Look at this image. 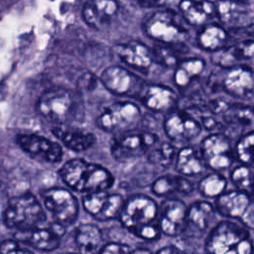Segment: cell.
I'll return each instance as SVG.
<instances>
[{
	"mask_svg": "<svg viewBox=\"0 0 254 254\" xmlns=\"http://www.w3.org/2000/svg\"><path fill=\"white\" fill-rule=\"evenodd\" d=\"M197 147L208 171L229 172L236 163L234 141L223 132L206 133Z\"/></svg>",
	"mask_w": 254,
	"mask_h": 254,
	"instance_id": "cell-6",
	"label": "cell"
},
{
	"mask_svg": "<svg viewBox=\"0 0 254 254\" xmlns=\"http://www.w3.org/2000/svg\"><path fill=\"white\" fill-rule=\"evenodd\" d=\"M188 204L181 197H166L160 204L158 223L162 234L179 238L185 231Z\"/></svg>",
	"mask_w": 254,
	"mask_h": 254,
	"instance_id": "cell-16",
	"label": "cell"
},
{
	"mask_svg": "<svg viewBox=\"0 0 254 254\" xmlns=\"http://www.w3.org/2000/svg\"><path fill=\"white\" fill-rule=\"evenodd\" d=\"M254 61V39L233 41L226 48L211 54V62L218 68H226Z\"/></svg>",
	"mask_w": 254,
	"mask_h": 254,
	"instance_id": "cell-24",
	"label": "cell"
},
{
	"mask_svg": "<svg viewBox=\"0 0 254 254\" xmlns=\"http://www.w3.org/2000/svg\"><path fill=\"white\" fill-rule=\"evenodd\" d=\"M204 92L206 95L224 94L232 99L247 100L254 95V68L243 64L209 72Z\"/></svg>",
	"mask_w": 254,
	"mask_h": 254,
	"instance_id": "cell-2",
	"label": "cell"
},
{
	"mask_svg": "<svg viewBox=\"0 0 254 254\" xmlns=\"http://www.w3.org/2000/svg\"><path fill=\"white\" fill-rule=\"evenodd\" d=\"M59 174L65 185L80 192L106 190L114 183V177L108 170L82 159L67 161Z\"/></svg>",
	"mask_w": 254,
	"mask_h": 254,
	"instance_id": "cell-3",
	"label": "cell"
},
{
	"mask_svg": "<svg viewBox=\"0 0 254 254\" xmlns=\"http://www.w3.org/2000/svg\"><path fill=\"white\" fill-rule=\"evenodd\" d=\"M203 251L205 254H254V238L242 223L222 218L204 237Z\"/></svg>",
	"mask_w": 254,
	"mask_h": 254,
	"instance_id": "cell-1",
	"label": "cell"
},
{
	"mask_svg": "<svg viewBox=\"0 0 254 254\" xmlns=\"http://www.w3.org/2000/svg\"><path fill=\"white\" fill-rule=\"evenodd\" d=\"M130 252L131 250L127 245L116 242H110L104 244L98 254H130Z\"/></svg>",
	"mask_w": 254,
	"mask_h": 254,
	"instance_id": "cell-39",
	"label": "cell"
},
{
	"mask_svg": "<svg viewBox=\"0 0 254 254\" xmlns=\"http://www.w3.org/2000/svg\"><path fill=\"white\" fill-rule=\"evenodd\" d=\"M178 148L170 141L159 142L148 153V161L162 169H168L174 165Z\"/></svg>",
	"mask_w": 254,
	"mask_h": 254,
	"instance_id": "cell-36",
	"label": "cell"
},
{
	"mask_svg": "<svg viewBox=\"0 0 254 254\" xmlns=\"http://www.w3.org/2000/svg\"><path fill=\"white\" fill-rule=\"evenodd\" d=\"M44 204L58 222L64 225L72 224L78 214V203L75 196L67 190L52 188L42 192Z\"/></svg>",
	"mask_w": 254,
	"mask_h": 254,
	"instance_id": "cell-17",
	"label": "cell"
},
{
	"mask_svg": "<svg viewBox=\"0 0 254 254\" xmlns=\"http://www.w3.org/2000/svg\"><path fill=\"white\" fill-rule=\"evenodd\" d=\"M75 243L82 254H98L102 248V234L99 228L91 223L79 225L75 230Z\"/></svg>",
	"mask_w": 254,
	"mask_h": 254,
	"instance_id": "cell-33",
	"label": "cell"
},
{
	"mask_svg": "<svg viewBox=\"0 0 254 254\" xmlns=\"http://www.w3.org/2000/svg\"><path fill=\"white\" fill-rule=\"evenodd\" d=\"M113 51L122 62L136 69L148 70L155 62L153 50L141 42L118 44L113 47Z\"/></svg>",
	"mask_w": 254,
	"mask_h": 254,
	"instance_id": "cell-27",
	"label": "cell"
},
{
	"mask_svg": "<svg viewBox=\"0 0 254 254\" xmlns=\"http://www.w3.org/2000/svg\"><path fill=\"white\" fill-rule=\"evenodd\" d=\"M253 68H254V67H253Z\"/></svg>",
	"mask_w": 254,
	"mask_h": 254,
	"instance_id": "cell-48",
	"label": "cell"
},
{
	"mask_svg": "<svg viewBox=\"0 0 254 254\" xmlns=\"http://www.w3.org/2000/svg\"><path fill=\"white\" fill-rule=\"evenodd\" d=\"M236 163L254 167V129L241 134L234 142Z\"/></svg>",
	"mask_w": 254,
	"mask_h": 254,
	"instance_id": "cell-37",
	"label": "cell"
},
{
	"mask_svg": "<svg viewBox=\"0 0 254 254\" xmlns=\"http://www.w3.org/2000/svg\"><path fill=\"white\" fill-rule=\"evenodd\" d=\"M130 254H153L150 249L147 248H137L130 252Z\"/></svg>",
	"mask_w": 254,
	"mask_h": 254,
	"instance_id": "cell-43",
	"label": "cell"
},
{
	"mask_svg": "<svg viewBox=\"0 0 254 254\" xmlns=\"http://www.w3.org/2000/svg\"><path fill=\"white\" fill-rule=\"evenodd\" d=\"M117 11L116 0H88L83 7L82 17L88 26L99 29L109 23Z\"/></svg>",
	"mask_w": 254,
	"mask_h": 254,
	"instance_id": "cell-29",
	"label": "cell"
},
{
	"mask_svg": "<svg viewBox=\"0 0 254 254\" xmlns=\"http://www.w3.org/2000/svg\"><path fill=\"white\" fill-rule=\"evenodd\" d=\"M3 217L7 227L23 231L40 227L46 220V213L35 195L26 192L8 200Z\"/></svg>",
	"mask_w": 254,
	"mask_h": 254,
	"instance_id": "cell-5",
	"label": "cell"
},
{
	"mask_svg": "<svg viewBox=\"0 0 254 254\" xmlns=\"http://www.w3.org/2000/svg\"><path fill=\"white\" fill-rule=\"evenodd\" d=\"M206 60L199 56H186L174 67L173 81L182 97L204 92L208 76ZM205 93V92H204Z\"/></svg>",
	"mask_w": 254,
	"mask_h": 254,
	"instance_id": "cell-7",
	"label": "cell"
},
{
	"mask_svg": "<svg viewBox=\"0 0 254 254\" xmlns=\"http://www.w3.org/2000/svg\"><path fill=\"white\" fill-rule=\"evenodd\" d=\"M215 18L233 33L241 32L254 22V10L240 0H214Z\"/></svg>",
	"mask_w": 254,
	"mask_h": 254,
	"instance_id": "cell-15",
	"label": "cell"
},
{
	"mask_svg": "<svg viewBox=\"0 0 254 254\" xmlns=\"http://www.w3.org/2000/svg\"><path fill=\"white\" fill-rule=\"evenodd\" d=\"M16 238L31 247L41 251H53L60 245V237L50 228H34L30 230L18 231Z\"/></svg>",
	"mask_w": 254,
	"mask_h": 254,
	"instance_id": "cell-31",
	"label": "cell"
},
{
	"mask_svg": "<svg viewBox=\"0 0 254 254\" xmlns=\"http://www.w3.org/2000/svg\"><path fill=\"white\" fill-rule=\"evenodd\" d=\"M52 131L64 146L75 152H82L89 149L96 141V138L92 133L75 128L58 125L55 126Z\"/></svg>",
	"mask_w": 254,
	"mask_h": 254,
	"instance_id": "cell-30",
	"label": "cell"
},
{
	"mask_svg": "<svg viewBox=\"0 0 254 254\" xmlns=\"http://www.w3.org/2000/svg\"><path fill=\"white\" fill-rule=\"evenodd\" d=\"M160 205L146 194H135L124 202L119 218L132 233L142 227L158 223Z\"/></svg>",
	"mask_w": 254,
	"mask_h": 254,
	"instance_id": "cell-10",
	"label": "cell"
},
{
	"mask_svg": "<svg viewBox=\"0 0 254 254\" xmlns=\"http://www.w3.org/2000/svg\"><path fill=\"white\" fill-rule=\"evenodd\" d=\"M174 168L177 174L189 179H199L208 171L198 147L192 144L186 145L178 149Z\"/></svg>",
	"mask_w": 254,
	"mask_h": 254,
	"instance_id": "cell-25",
	"label": "cell"
},
{
	"mask_svg": "<svg viewBox=\"0 0 254 254\" xmlns=\"http://www.w3.org/2000/svg\"><path fill=\"white\" fill-rule=\"evenodd\" d=\"M163 130L168 140L180 147L191 144L203 131L199 121L181 107L165 114Z\"/></svg>",
	"mask_w": 254,
	"mask_h": 254,
	"instance_id": "cell-9",
	"label": "cell"
},
{
	"mask_svg": "<svg viewBox=\"0 0 254 254\" xmlns=\"http://www.w3.org/2000/svg\"><path fill=\"white\" fill-rule=\"evenodd\" d=\"M224 123V131L234 142L254 125V103L246 102V100H232L221 115Z\"/></svg>",
	"mask_w": 254,
	"mask_h": 254,
	"instance_id": "cell-19",
	"label": "cell"
},
{
	"mask_svg": "<svg viewBox=\"0 0 254 254\" xmlns=\"http://www.w3.org/2000/svg\"><path fill=\"white\" fill-rule=\"evenodd\" d=\"M6 194V191H5V186L2 184V182L0 181V199Z\"/></svg>",
	"mask_w": 254,
	"mask_h": 254,
	"instance_id": "cell-44",
	"label": "cell"
},
{
	"mask_svg": "<svg viewBox=\"0 0 254 254\" xmlns=\"http://www.w3.org/2000/svg\"><path fill=\"white\" fill-rule=\"evenodd\" d=\"M233 35V32L218 21H211L197 29L194 41L199 50L214 54L229 46L234 41Z\"/></svg>",
	"mask_w": 254,
	"mask_h": 254,
	"instance_id": "cell-23",
	"label": "cell"
},
{
	"mask_svg": "<svg viewBox=\"0 0 254 254\" xmlns=\"http://www.w3.org/2000/svg\"><path fill=\"white\" fill-rule=\"evenodd\" d=\"M141 6L147 8H162L169 0H136Z\"/></svg>",
	"mask_w": 254,
	"mask_h": 254,
	"instance_id": "cell-41",
	"label": "cell"
},
{
	"mask_svg": "<svg viewBox=\"0 0 254 254\" xmlns=\"http://www.w3.org/2000/svg\"><path fill=\"white\" fill-rule=\"evenodd\" d=\"M228 180L233 189L248 192H254V167L237 163L228 173Z\"/></svg>",
	"mask_w": 254,
	"mask_h": 254,
	"instance_id": "cell-34",
	"label": "cell"
},
{
	"mask_svg": "<svg viewBox=\"0 0 254 254\" xmlns=\"http://www.w3.org/2000/svg\"><path fill=\"white\" fill-rule=\"evenodd\" d=\"M155 254H191L190 250L177 244H169L160 248Z\"/></svg>",
	"mask_w": 254,
	"mask_h": 254,
	"instance_id": "cell-40",
	"label": "cell"
},
{
	"mask_svg": "<svg viewBox=\"0 0 254 254\" xmlns=\"http://www.w3.org/2000/svg\"><path fill=\"white\" fill-rule=\"evenodd\" d=\"M240 1H243V2H246V3H249L251 0H240ZM253 1V0H252Z\"/></svg>",
	"mask_w": 254,
	"mask_h": 254,
	"instance_id": "cell-46",
	"label": "cell"
},
{
	"mask_svg": "<svg viewBox=\"0 0 254 254\" xmlns=\"http://www.w3.org/2000/svg\"><path fill=\"white\" fill-rule=\"evenodd\" d=\"M213 203L221 217L236 220L250 230L254 229V196L252 194L230 189L214 199Z\"/></svg>",
	"mask_w": 254,
	"mask_h": 254,
	"instance_id": "cell-8",
	"label": "cell"
},
{
	"mask_svg": "<svg viewBox=\"0 0 254 254\" xmlns=\"http://www.w3.org/2000/svg\"><path fill=\"white\" fill-rule=\"evenodd\" d=\"M178 12L187 25L199 28L215 18V5L212 0H180Z\"/></svg>",
	"mask_w": 254,
	"mask_h": 254,
	"instance_id": "cell-28",
	"label": "cell"
},
{
	"mask_svg": "<svg viewBox=\"0 0 254 254\" xmlns=\"http://www.w3.org/2000/svg\"><path fill=\"white\" fill-rule=\"evenodd\" d=\"M160 142V137L152 131H127L115 139L111 146L114 159L123 162L147 154Z\"/></svg>",
	"mask_w": 254,
	"mask_h": 254,
	"instance_id": "cell-14",
	"label": "cell"
},
{
	"mask_svg": "<svg viewBox=\"0 0 254 254\" xmlns=\"http://www.w3.org/2000/svg\"><path fill=\"white\" fill-rule=\"evenodd\" d=\"M194 190L195 185L193 182L177 173L160 176L151 185V191L161 197H174L177 195L189 196L191 195Z\"/></svg>",
	"mask_w": 254,
	"mask_h": 254,
	"instance_id": "cell-26",
	"label": "cell"
},
{
	"mask_svg": "<svg viewBox=\"0 0 254 254\" xmlns=\"http://www.w3.org/2000/svg\"><path fill=\"white\" fill-rule=\"evenodd\" d=\"M140 99L147 109L164 115L177 109L181 100L177 90L164 84L145 85Z\"/></svg>",
	"mask_w": 254,
	"mask_h": 254,
	"instance_id": "cell-22",
	"label": "cell"
},
{
	"mask_svg": "<svg viewBox=\"0 0 254 254\" xmlns=\"http://www.w3.org/2000/svg\"><path fill=\"white\" fill-rule=\"evenodd\" d=\"M217 214L214 203L210 200L200 198L192 201L188 205L186 228L179 238L185 241L204 239L217 222Z\"/></svg>",
	"mask_w": 254,
	"mask_h": 254,
	"instance_id": "cell-11",
	"label": "cell"
},
{
	"mask_svg": "<svg viewBox=\"0 0 254 254\" xmlns=\"http://www.w3.org/2000/svg\"><path fill=\"white\" fill-rule=\"evenodd\" d=\"M238 33H241V34H244L246 36V38H252L254 39V22L246 29H244L243 31L241 32H238Z\"/></svg>",
	"mask_w": 254,
	"mask_h": 254,
	"instance_id": "cell-42",
	"label": "cell"
},
{
	"mask_svg": "<svg viewBox=\"0 0 254 254\" xmlns=\"http://www.w3.org/2000/svg\"><path fill=\"white\" fill-rule=\"evenodd\" d=\"M141 119L142 112L135 103L115 102L98 116L97 125L107 132H127L136 128Z\"/></svg>",
	"mask_w": 254,
	"mask_h": 254,
	"instance_id": "cell-13",
	"label": "cell"
},
{
	"mask_svg": "<svg viewBox=\"0 0 254 254\" xmlns=\"http://www.w3.org/2000/svg\"><path fill=\"white\" fill-rule=\"evenodd\" d=\"M186 24L179 12L161 8L146 18L143 28L146 35L158 44L184 47L191 38Z\"/></svg>",
	"mask_w": 254,
	"mask_h": 254,
	"instance_id": "cell-4",
	"label": "cell"
},
{
	"mask_svg": "<svg viewBox=\"0 0 254 254\" xmlns=\"http://www.w3.org/2000/svg\"><path fill=\"white\" fill-rule=\"evenodd\" d=\"M124 202L120 194L108 193L105 190L89 192L82 198L85 210L98 220L119 217Z\"/></svg>",
	"mask_w": 254,
	"mask_h": 254,
	"instance_id": "cell-20",
	"label": "cell"
},
{
	"mask_svg": "<svg viewBox=\"0 0 254 254\" xmlns=\"http://www.w3.org/2000/svg\"><path fill=\"white\" fill-rule=\"evenodd\" d=\"M0 254H34V253L30 250L22 248L17 241L12 239H7L0 243Z\"/></svg>",
	"mask_w": 254,
	"mask_h": 254,
	"instance_id": "cell-38",
	"label": "cell"
},
{
	"mask_svg": "<svg viewBox=\"0 0 254 254\" xmlns=\"http://www.w3.org/2000/svg\"><path fill=\"white\" fill-rule=\"evenodd\" d=\"M63 254H82V253H74V252H67V253H63Z\"/></svg>",
	"mask_w": 254,
	"mask_h": 254,
	"instance_id": "cell-45",
	"label": "cell"
},
{
	"mask_svg": "<svg viewBox=\"0 0 254 254\" xmlns=\"http://www.w3.org/2000/svg\"><path fill=\"white\" fill-rule=\"evenodd\" d=\"M17 143L29 156L39 162L55 164L62 160V147L55 141L37 134H20Z\"/></svg>",
	"mask_w": 254,
	"mask_h": 254,
	"instance_id": "cell-21",
	"label": "cell"
},
{
	"mask_svg": "<svg viewBox=\"0 0 254 254\" xmlns=\"http://www.w3.org/2000/svg\"><path fill=\"white\" fill-rule=\"evenodd\" d=\"M189 47H178L158 44L153 49L154 61L166 67H175L177 64L186 56H188Z\"/></svg>",
	"mask_w": 254,
	"mask_h": 254,
	"instance_id": "cell-35",
	"label": "cell"
},
{
	"mask_svg": "<svg viewBox=\"0 0 254 254\" xmlns=\"http://www.w3.org/2000/svg\"><path fill=\"white\" fill-rule=\"evenodd\" d=\"M228 186L229 180L223 173L209 171L199 178L195 185V190L201 198L214 200L228 190Z\"/></svg>",
	"mask_w": 254,
	"mask_h": 254,
	"instance_id": "cell-32",
	"label": "cell"
},
{
	"mask_svg": "<svg viewBox=\"0 0 254 254\" xmlns=\"http://www.w3.org/2000/svg\"><path fill=\"white\" fill-rule=\"evenodd\" d=\"M38 111L47 120L62 125L75 116V103L71 94L63 88L46 91L37 104Z\"/></svg>",
	"mask_w": 254,
	"mask_h": 254,
	"instance_id": "cell-12",
	"label": "cell"
},
{
	"mask_svg": "<svg viewBox=\"0 0 254 254\" xmlns=\"http://www.w3.org/2000/svg\"><path fill=\"white\" fill-rule=\"evenodd\" d=\"M100 80L109 91L117 95L140 97L145 87L141 77L118 65L109 66L104 69Z\"/></svg>",
	"mask_w": 254,
	"mask_h": 254,
	"instance_id": "cell-18",
	"label": "cell"
},
{
	"mask_svg": "<svg viewBox=\"0 0 254 254\" xmlns=\"http://www.w3.org/2000/svg\"><path fill=\"white\" fill-rule=\"evenodd\" d=\"M252 8H253V10H254V0L252 1Z\"/></svg>",
	"mask_w": 254,
	"mask_h": 254,
	"instance_id": "cell-47",
	"label": "cell"
}]
</instances>
